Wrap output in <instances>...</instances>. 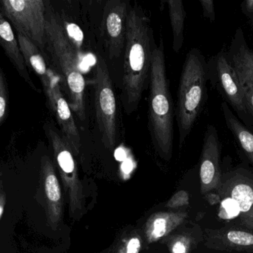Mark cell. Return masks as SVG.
Masks as SVG:
<instances>
[{"label": "cell", "mask_w": 253, "mask_h": 253, "mask_svg": "<svg viewBox=\"0 0 253 253\" xmlns=\"http://www.w3.org/2000/svg\"><path fill=\"white\" fill-rule=\"evenodd\" d=\"M153 31L141 9L131 7L126 19L122 102L126 114L136 111L150 82L155 47Z\"/></svg>", "instance_id": "cell-1"}, {"label": "cell", "mask_w": 253, "mask_h": 253, "mask_svg": "<svg viewBox=\"0 0 253 253\" xmlns=\"http://www.w3.org/2000/svg\"><path fill=\"white\" fill-rule=\"evenodd\" d=\"M148 129L155 150L161 157L170 160L173 150L175 107L166 72L165 46L161 37L155 47L150 70Z\"/></svg>", "instance_id": "cell-2"}, {"label": "cell", "mask_w": 253, "mask_h": 253, "mask_svg": "<svg viewBox=\"0 0 253 253\" xmlns=\"http://www.w3.org/2000/svg\"><path fill=\"white\" fill-rule=\"evenodd\" d=\"M47 53L53 70L62 80L72 111L82 120L85 118L84 92L86 82L79 64L77 50L68 40L62 22L46 13L44 54Z\"/></svg>", "instance_id": "cell-3"}, {"label": "cell", "mask_w": 253, "mask_h": 253, "mask_svg": "<svg viewBox=\"0 0 253 253\" xmlns=\"http://www.w3.org/2000/svg\"><path fill=\"white\" fill-rule=\"evenodd\" d=\"M208 62L199 49H190L186 56L177 92L175 117L179 149L184 145L208 99Z\"/></svg>", "instance_id": "cell-4"}, {"label": "cell", "mask_w": 253, "mask_h": 253, "mask_svg": "<svg viewBox=\"0 0 253 253\" xmlns=\"http://www.w3.org/2000/svg\"><path fill=\"white\" fill-rule=\"evenodd\" d=\"M215 193L222 224L253 230V169L242 163L222 168L221 186Z\"/></svg>", "instance_id": "cell-5"}, {"label": "cell", "mask_w": 253, "mask_h": 253, "mask_svg": "<svg viewBox=\"0 0 253 253\" xmlns=\"http://www.w3.org/2000/svg\"><path fill=\"white\" fill-rule=\"evenodd\" d=\"M44 131L53 149L56 167L59 170L72 218L81 217L84 205L83 186L79 176L75 154L62 134L51 123H45Z\"/></svg>", "instance_id": "cell-6"}, {"label": "cell", "mask_w": 253, "mask_h": 253, "mask_svg": "<svg viewBox=\"0 0 253 253\" xmlns=\"http://www.w3.org/2000/svg\"><path fill=\"white\" fill-rule=\"evenodd\" d=\"M94 108L101 139L105 148L117 144V105L116 94L105 59L98 56L94 68Z\"/></svg>", "instance_id": "cell-7"}, {"label": "cell", "mask_w": 253, "mask_h": 253, "mask_svg": "<svg viewBox=\"0 0 253 253\" xmlns=\"http://www.w3.org/2000/svg\"><path fill=\"white\" fill-rule=\"evenodd\" d=\"M0 10L10 24L44 54L46 6L42 0H0Z\"/></svg>", "instance_id": "cell-8"}, {"label": "cell", "mask_w": 253, "mask_h": 253, "mask_svg": "<svg viewBox=\"0 0 253 253\" xmlns=\"http://www.w3.org/2000/svg\"><path fill=\"white\" fill-rule=\"evenodd\" d=\"M208 77L224 102L236 111L238 118L253 130V122L245 104L239 77L226 51H221L208 61Z\"/></svg>", "instance_id": "cell-9"}, {"label": "cell", "mask_w": 253, "mask_h": 253, "mask_svg": "<svg viewBox=\"0 0 253 253\" xmlns=\"http://www.w3.org/2000/svg\"><path fill=\"white\" fill-rule=\"evenodd\" d=\"M221 145L218 131L213 125L207 127L199 163L201 194L214 193L221 187L222 167Z\"/></svg>", "instance_id": "cell-10"}, {"label": "cell", "mask_w": 253, "mask_h": 253, "mask_svg": "<svg viewBox=\"0 0 253 253\" xmlns=\"http://www.w3.org/2000/svg\"><path fill=\"white\" fill-rule=\"evenodd\" d=\"M205 248L220 253H253V230L232 224L203 231Z\"/></svg>", "instance_id": "cell-11"}, {"label": "cell", "mask_w": 253, "mask_h": 253, "mask_svg": "<svg viewBox=\"0 0 253 253\" xmlns=\"http://www.w3.org/2000/svg\"><path fill=\"white\" fill-rule=\"evenodd\" d=\"M226 53L239 77L245 104L253 122V50L242 28L236 30Z\"/></svg>", "instance_id": "cell-12"}, {"label": "cell", "mask_w": 253, "mask_h": 253, "mask_svg": "<svg viewBox=\"0 0 253 253\" xmlns=\"http://www.w3.org/2000/svg\"><path fill=\"white\" fill-rule=\"evenodd\" d=\"M128 12L126 1L109 0L105 4L102 32L111 59L118 58L125 49Z\"/></svg>", "instance_id": "cell-13"}, {"label": "cell", "mask_w": 253, "mask_h": 253, "mask_svg": "<svg viewBox=\"0 0 253 253\" xmlns=\"http://www.w3.org/2000/svg\"><path fill=\"white\" fill-rule=\"evenodd\" d=\"M40 184L44 194L46 218L49 227L56 230L63 215V199L59 180L51 160L43 156L41 160Z\"/></svg>", "instance_id": "cell-14"}, {"label": "cell", "mask_w": 253, "mask_h": 253, "mask_svg": "<svg viewBox=\"0 0 253 253\" xmlns=\"http://www.w3.org/2000/svg\"><path fill=\"white\" fill-rule=\"evenodd\" d=\"M50 111L54 114L65 141L76 156L80 154L81 139L73 116L72 110L62 93L61 85L53 86L44 93Z\"/></svg>", "instance_id": "cell-15"}, {"label": "cell", "mask_w": 253, "mask_h": 253, "mask_svg": "<svg viewBox=\"0 0 253 253\" xmlns=\"http://www.w3.org/2000/svg\"><path fill=\"white\" fill-rule=\"evenodd\" d=\"M16 37L27 66L31 68L38 76L44 93L56 85L60 84L62 86L60 77L51 68L47 66L46 59L41 51L32 42L21 34H16Z\"/></svg>", "instance_id": "cell-16"}, {"label": "cell", "mask_w": 253, "mask_h": 253, "mask_svg": "<svg viewBox=\"0 0 253 253\" xmlns=\"http://www.w3.org/2000/svg\"><path fill=\"white\" fill-rule=\"evenodd\" d=\"M0 46L2 48L4 53L14 67L15 69L19 73L20 77L25 80V83L33 90L40 92L30 75L28 66L25 63L23 55L21 52L17 37L15 35L10 22L7 21L1 10H0Z\"/></svg>", "instance_id": "cell-17"}, {"label": "cell", "mask_w": 253, "mask_h": 253, "mask_svg": "<svg viewBox=\"0 0 253 253\" xmlns=\"http://www.w3.org/2000/svg\"><path fill=\"white\" fill-rule=\"evenodd\" d=\"M188 217L184 211L159 212L150 215L145 224V236L148 243H154L169 236Z\"/></svg>", "instance_id": "cell-18"}, {"label": "cell", "mask_w": 253, "mask_h": 253, "mask_svg": "<svg viewBox=\"0 0 253 253\" xmlns=\"http://www.w3.org/2000/svg\"><path fill=\"white\" fill-rule=\"evenodd\" d=\"M221 110L226 125L232 132L244 156L253 169V130L235 115L227 102H221Z\"/></svg>", "instance_id": "cell-19"}, {"label": "cell", "mask_w": 253, "mask_h": 253, "mask_svg": "<svg viewBox=\"0 0 253 253\" xmlns=\"http://www.w3.org/2000/svg\"><path fill=\"white\" fill-rule=\"evenodd\" d=\"M168 4L172 28V49L175 53H178L184 43L185 9L181 0H169L168 1Z\"/></svg>", "instance_id": "cell-20"}, {"label": "cell", "mask_w": 253, "mask_h": 253, "mask_svg": "<svg viewBox=\"0 0 253 253\" xmlns=\"http://www.w3.org/2000/svg\"><path fill=\"white\" fill-rule=\"evenodd\" d=\"M196 239L190 235L178 236L169 245L170 253H189L196 242Z\"/></svg>", "instance_id": "cell-21"}, {"label": "cell", "mask_w": 253, "mask_h": 253, "mask_svg": "<svg viewBox=\"0 0 253 253\" xmlns=\"http://www.w3.org/2000/svg\"><path fill=\"white\" fill-rule=\"evenodd\" d=\"M141 248V238L131 235L122 241L115 253H139Z\"/></svg>", "instance_id": "cell-22"}, {"label": "cell", "mask_w": 253, "mask_h": 253, "mask_svg": "<svg viewBox=\"0 0 253 253\" xmlns=\"http://www.w3.org/2000/svg\"><path fill=\"white\" fill-rule=\"evenodd\" d=\"M62 25L68 40L77 50V48H80L83 41V34L81 29L74 23L65 22Z\"/></svg>", "instance_id": "cell-23"}, {"label": "cell", "mask_w": 253, "mask_h": 253, "mask_svg": "<svg viewBox=\"0 0 253 253\" xmlns=\"http://www.w3.org/2000/svg\"><path fill=\"white\" fill-rule=\"evenodd\" d=\"M7 102H8V93H7V83L3 74L2 70L0 68V126L5 117L7 113Z\"/></svg>", "instance_id": "cell-24"}, {"label": "cell", "mask_w": 253, "mask_h": 253, "mask_svg": "<svg viewBox=\"0 0 253 253\" xmlns=\"http://www.w3.org/2000/svg\"><path fill=\"white\" fill-rule=\"evenodd\" d=\"M189 203H190V198H189L188 193L184 190H181L171 197V199L168 201L166 206L172 208V209L173 208L175 209V208L187 206L189 205Z\"/></svg>", "instance_id": "cell-25"}, {"label": "cell", "mask_w": 253, "mask_h": 253, "mask_svg": "<svg viewBox=\"0 0 253 253\" xmlns=\"http://www.w3.org/2000/svg\"><path fill=\"white\" fill-rule=\"evenodd\" d=\"M203 14L206 19H208L210 22H213L215 20V6H214L213 0H199Z\"/></svg>", "instance_id": "cell-26"}, {"label": "cell", "mask_w": 253, "mask_h": 253, "mask_svg": "<svg viewBox=\"0 0 253 253\" xmlns=\"http://www.w3.org/2000/svg\"><path fill=\"white\" fill-rule=\"evenodd\" d=\"M242 13L253 26V0H245L241 4Z\"/></svg>", "instance_id": "cell-27"}, {"label": "cell", "mask_w": 253, "mask_h": 253, "mask_svg": "<svg viewBox=\"0 0 253 253\" xmlns=\"http://www.w3.org/2000/svg\"><path fill=\"white\" fill-rule=\"evenodd\" d=\"M6 202V194L4 193L1 189H0V220L2 217L3 214L4 212V208H5Z\"/></svg>", "instance_id": "cell-28"}, {"label": "cell", "mask_w": 253, "mask_h": 253, "mask_svg": "<svg viewBox=\"0 0 253 253\" xmlns=\"http://www.w3.org/2000/svg\"><path fill=\"white\" fill-rule=\"evenodd\" d=\"M0 176H1V172H0Z\"/></svg>", "instance_id": "cell-29"}]
</instances>
